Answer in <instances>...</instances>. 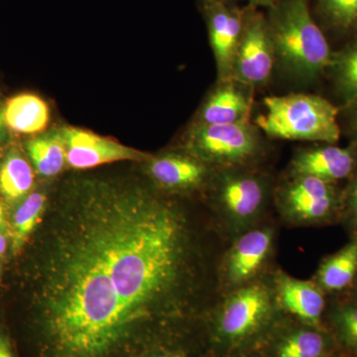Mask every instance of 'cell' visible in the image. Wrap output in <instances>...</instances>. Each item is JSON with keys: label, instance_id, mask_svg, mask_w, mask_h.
<instances>
[{"label": "cell", "instance_id": "8d00e7d4", "mask_svg": "<svg viewBox=\"0 0 357 357\" xmlns=\"http://www.w3.org/2000/svg\"><path fill=\"white\" fill-rule=\"evenodd\" d=\"M0 274H1V268H0Z\"/></svg>", "mask_w": 357, "mask_h": 357}, {"label": "cell", "instance_id": "e575fe53", "mask_svg": "<svg viewBox=\"0 0 357 357\" xmlns=\"http://www.w3.org/2000/svg\"><path fill=\"white\" fill-rule=\"evenodd\" d=\"M351 294V296H354V297L357 298V275L356 280H354V285H352V287L351 290H349V292H347Z\"/></svg>", "mask_w": 357, "mask_h": 357}, {"label": "cell", "instance_id": "7c38bea8", "mask_svg": "<svg viewBox=\"0 0 357 357\" xmlns=\"http://www.w3.org/2000/svg\"><path fill=\"white\" fill-rule=\"evenodd\" d=\"M148 162V174L155 187L173 196L206 190L217 171L189 153H167Z\"/></svg>", "mask_w": 357, "mask_h": 357}, {"label": "cell", "instance_id": "1f68e13d", "mask_svg": "<svg viewBox=\"0 0 357 357\" xmlns=\"http://www.w3.org/2000/svg\"><path fill=\"white\" fill-rule=\"evenodd\" d=\"M7 248V239L3 234H0V256L6 252Z\"/></svg>", "mask_w": 357, "mask_h": 357}, {"label": "cell", "instance_id": "484cf974", "mask_svg": "<svg viewBox=\"0 0 357 357\" xmlns=\"http://www.w3.org/2000/svg\"><path fill=\"white\" fill-rule=\"evenodd\" d=\"M340 220L344 222L351 236H357V169L349 178L342 191V208Z\"/></svg>", "mask_w": 357, "mask_h": 357}, {"label": "cell", "instance_id": "836d02e7", "mask_svg": "<svg viewBox=\"0 0 357 357\" xmlns=\"http://www.w3.org/2000/svg\"><path fill=\"white\" fill-rule=\"evenodd\" d=\"M204 6H211V4L222 3V2H230V0H202Z\"/></svg>", "mask_w": 357, "mask_h": 357}, {"label": "cell", "instance_id": "603a6c76", "mask_svg": "<svg viewBox=\"0 0 357 357\" xmlns=\"http://www.w3.org/2000/svg\"><path fill=\"white\" fill-rule=\"evenodd\" d=\"M47 197L43 192L28 195L13 215V244L11 250L17 255L28 239L38 227L46 211Z\"/></svg>", "mask_w": 357, "mask_h": 357}, {"label": "cell", "instance_id": "52a82bcc", "mask_svg": "<svg viewBox=\"0 0 357 357\" xmlns=\"http://www.w3.org/2000/svg\"><path fill=\"white\" fill-rule=\"evenodd\" d=\"M262 141L249 122L229 126L198 124L189 134L188 153L215 170L255 168L262 157Z\"/></svg>", "mask_w": 357, "mask_h": 357}, {"label": "cell", "instance_id": "3957f363", "mask_svg": "<svg viewBox=\"0 0 357 357\" xmlns=\"http://www.w3.org/2000/svg\"><path fill=\"white\" fill-rule=\"evenodd\" d=\"M267 20L276 60L292 76L310 82L330 68V45L307 0H279L270 7Z\"/></svg>", "mask_w": 357, "mask_h": 357}, {"label": "cell", "instance_id": "ac0fdd59", "mask_svg": "<svg viewBox=\"0 0 357 357\" xmlns=\"http://www.w3.org/2000/svg\"><path fill=\"white\" fill-rule=\"evenodd\" d=\"M325 314L326 328L332 333L340 351L357 357V298L332 296Z\"/></svg>", "mask_w": 357, "mask_h": 357}, {"label": "cell", "instance_id": "d6986e66", "mask_svg": "<svg viewBox=\"0 0 357 357\" xmlns=\"http://www.w3.org/2000/svg\"><path fill=\"white\" fill-rule=\"evenodd\" d=\"M7 128L16 133L42 132L50 121V110L47 103L32 93H21L7 100L3 107Z\"/></svg>", "mask_w": 357, "mask_h": 357}, {"label": "cell", "instance_id": "5b68a950", "mask_svg": "<svg viewBox=\"0 0 357 357\" xmlns=\"http://www.w3.org/2000/svg\"><path fill=\"white\" fill-rule=\"evenodd\" d=\"M255 123L268 137L335 144L340 139L338 109L325 98L307 93L269 96Z\"/></svg>", "mask_w": 357, "mask_h": 357}, {"label": "cell", "instance_id": "6da1fadb", "mask_svg": "<svg viewBox=\"0 0 357 357\" xmlns=\"http://www.w3.org/2000/svg\"><path fill=\"white\" fill-rule=\"evenodd\" d=\"M46 222L35 357H139L204 331L225 239L154 185L79 178Z\"/></svg>", "mask_w": 357, "mask_h": 357}, {"label": "cell", "instance_id": "cb8c5ba5", "mask_svg": "<svg viewBox=\"0 0 357 357\" xmlns=\"http://www.w3.org/2000/svg\"><path fill=\"white\" fill-rule=\"evenodd\" d=\"M316 9L324 24L332 31L357 32V0H317Z\"/></svg>", "mask_w": 357, "mask_h": 357}, {"label": "cell", "instance_id": "83f0119b", "mask_svg": "<svg viewBox=\"0 0 357 357\" xmlns=\"http://www.w3.org/2000/svg\"><path fill=\"white\" fill-rule=\"evenodd\" d=\"M8 128L3 117V109L0 107V152L6 148L9 139Z\"/></svg>", "mask_w": 357, "mask_h": 357}, {"label": "cell", "instance_id": "9a60e30c", "mask_svg": "<svg viewBox=\"0 0 357 357\" xmlns=\"http://www.w3.org/2000/svg\"><path fill=\"white\" fill-rule=\"evenodd\" d=\"M357 169V149L333 144L303 149L293 157L289 168L291 175L310 176L337 184L351 178Z\"/></svg>", "mask_w": 357, "mask_h": 357}, {"label": "cell", "instance_id": "8992f818", "mask_svg": "<svg viewBox=\"0 0 357 357\" xmlns=\"http://www.w3.org/2000/svg\"><path fill=\"white\" fill-rule=\"evenodd\" d=\"M273 202L282 220L292 227H317L340 220L342 192L335 183L291 175L274 188Z\"/></svg>", "mask_w": 357, "mask_h": 357}, {"label": "cell", "instance_id": "d4e9b609", "mask_svg": "<svg viewBox=\"0 0 357 357\" xmlns=\"http://www.w3.org/2000/svg\"><path fill=\"white\" fill-rule=\"evenodd\" d=\"M211 354L204 332L159 345L139 357H208Z\"/></svg>", "mask_w": 357, "mask_h": 357}, {"label": "cell", "instance_id": "7402d4cb", "mask_svg": "<svg viewBox=\"0 0 357 357\" xmlns=\"http://www.w3.org/2000/svg\"><path fill=\"white\" fill-rule=\"evenodd\" d=\"M330 69L337 96L349 109L357 103V38L333 55Z\"/></svg>", "mask_w": 357, "mask_h": 357}, {"label": "cell", "instance_id": "277c9868", "mask_svg": "<svg viewBox=\"0 0 357 357\" xmlns=\"http://www.w3.org/2000/svg\"><path fill=\"white\" fill-rule=\"evenodd\" d=\"M211 220L227 243L266 222L274 187L266 174L255 168L215 171L206 188Z\"/></svg>", "mask_w": 357, "mask_h": 357}, {"label": "cell", "instance_id": "5bb4252c", "mask_svg": "<svg viewBox=\"0 0 357 357\" xmlns=\"http://www.w3.org/2000/svg\"><path fill=\"white\" fill-rule=\"evenodd\" d=\"M206 25L220 82L229 81L236 50L243 35L246 8L230 3L204 6Z\"/></svg>", "mask_w": 357, "mask_h": 357}, {"label": "cell", "instance_id": "d590c367", "mask_svg": "<svg viewBox=\"0 0 357 357\" xmlns=\"http://www.w3.org/2000/svg\"><path fill=\"white\" fill-rule=\"evenodd\" d=\"M333 357H351V356H347V354H344V352H342V351H340V352H338V354H335V356Z\"/></svg>", "mask_w": 357, "mask_h": 357}, {"label": "cell", "instance_id": "4dcf8cb0", "mask_svg": "<svg viewBox=\"0 0 357 357\" xmlns=\"http://www.w3.org/2000/svg\"><path fill=\"white\" fill-rule=\"evenodd\" d=\"M279 0H248L249 6L251 7H271L273 6L275 3H277Z\"/></svg>", "mask_w": 357, "mask_h": 357}, {"label": "cell", "instance_id": "44dd1931", "mask_svg": "<svg viewBox=\"0 0 357 357\" xmlns=\"http://www.w3.org/2000/svg\"><path fill=\"white\" fill-rule=\"evenodd\" d=\"M25 149L35 170L43 177H54L64 169L66 149L58 129L28 140Z\"/></svg>", "mask_w": 357, "mask_h": 357}, {"label": "cell", "instance_id": "30bf717a", "mask_svg": "<svg viewBox=\"0 0 357 357\" xmlns=\"http://www.w3.org/2000/svg\"><path fill=\"white\" fill-rule=\"evenodd\" d=\"M330 331L285 316L257 349L260 357H333L340 352Z\"/></svg>", "mask_w": 357, "mask_h": 357}, {"label": "cell", "instance_id": "d6a6232c", "mask_svg": "<svg viewBox=\"0 0 357 357\" xmlns=\"http://www.w3.org/2000/svg\"><path fill=\"white\" fill-rule=\"evenodd\" d=\"M4 220H6V211H4L3 204L0 203V227L4 225Z\"/></svg>", "mask_w": 357, "mask_h": 357}, {"label": "cell", "instance_id": "8fae6325", "mask_svg": "<svg viewBox=\"0 0 357 357\" xmlns=\"http://www.w3.org/2000/svg\"><path fill=\"white\" fill-rule=\"evenodd\" d=\"M66 149V163L74 169H89L119 161H145L151 156L109 138L75 128L58 129Z\"/></svg>", "mask_w": 357, "mask_h": 357}, {"label": "cell", "instance_id": "ba28073f", "mask_svg": "<svg viewBox=\"0 0 357 357\" xmlns=\"http://www.w3.org/2000/svg\"><path fill=\"white\" fill-rule=\"evenodd\" d=\"M276 236L273 223L264 222L227 244L218 265L220 296L243 287L271 271Z\"/></svg>", "mask_w": 357, "mask_h": 357}, {"label": "cell", "instance_id": "e0dca14e", "mask_svg": "<svg viewBox=\"0 0 357 357\" xmlns=\"http://www.w3.org/2000/svg\"><path fill=\"white\" fill-rule=\"evenodd\" d=\"M357 275V236H351L344 248L326 256L312 280L328 296L349 292Z\"/></svg>", "mask_w": 357, "mask_h": 357}, {"label": "cell", "instance_id": "ffe728a7", "mask_svg": "<svg viewBox=\"0 0 357 357\" xmlns=\"http://www.w3.org/2000/svg\"><path fill=\"white\" fill-rule=\"evenodd\" d=\"M33 184L31 164L17 148H10L0 161V194L13 203L28 196Z\"/></svg>", "mask_w": 357, "mask_h": 357}, {"label": "cell", "instance_id": "f1b7e54d", "mask_svg": "<svg viewBox=\"0 0 357 357\" xmlns=\"http://www.w3.org/2000/svg\"><path fill=\"white\" fill-rule=\"evenodd\" d=\"M208 357H260L257 351H234L229 354H211Z\"/></svg>", "mask_w": 357, "mask_h": 357}, {"label": "cell", "instance_id": "9c48e42d", "mask_svg": "<svg viewBox=\"0 0 357 357\" xmlns=\"http://www.w3.org/2000/svg\"><path fill=\"white\" fill-rule=\"evenodd\" d=\"M275 61L273 40L267 17L248 6L230 79L251 89L261 86L271 77Z\"/></svg>", "mask_w": 357, "mask_h": 357}, {"label": "cell", "instance_id": "4fadbf2b", "mask_svg": "<svg viewBox=\"0 0 357 357\" xmlns=\"http://www.w3.org/2000/svg\"><path fill=\"white\" fill-rule=\"evenodd\" d=\"M277 302L285 316L307 325L325 326L328 297L314 280H300L281 268L271 270Z\"/></svg>", "mask_w": 357, "mask_h": 357}, {"label": "cell", "instance_id": "4316f807", "mask_svg": "<svg viewBox=\"0 0 357 357\" xmlns=\"http://www.w3.org/2000/svg\"><path fill=\"white\" fill-rule=\"evenodd\" d=\"M0 357H18L10 333L2 325H0Z\"/></svg>", "mask_w": 357, "mask_h": 357}, {"label": "cell", "instance_id": "2e32d148", "mask_svg": "<svg viewBox=\"0 0 357 357\" xmlns=\"http://www.w3.org/2000/svg\"><path fill=\"white\" fill-rule=\"evenodd\" d=\"M252 103V89L234 79L220 82L202 107L199 124L229 126L249 122Z\"/></svg>", "mask_w": 357, "mask_h": 357}, {"label": "cell", "instance_id": "f546056e", "mask_svg": "<svg viewBox=\"0 0 357 357\" xmlns=\"http://www.w3.org/2000/svg\"><path fill=\"white\" fill-rule=\"evenodd\" d=\"M351 114L349 117V128L351 129L352 136L357 140V103L349 107Z\"/></svg>", "mask_w": 357, "mask_h": 357}, {"label": "cell", "instance_id": "7a4b0ae2", "mask_svg": "<svg viewBox=\"0 0 357 357\" xmlns=\"http://www.w3.org/2000/svg\"><path fill=\"white\" fill-rule=\"evenodd\" d=\"M284 317L270 271L220 295L204 319V335L211 354L257 351Z\"/></svg>", "mask_w": 357, "mask_h": 357}]
</instances>
